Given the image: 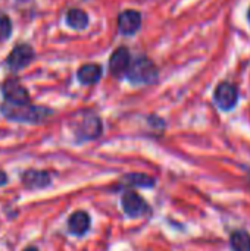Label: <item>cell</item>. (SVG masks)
I'll return each instance as SVG.
<instances>
[{"label":"cell","mask_w":250,"mask_h":251,"mask_svg":"<svg viewBox=\"0 0 250 251\" xmlns=\"http://www.w3.org/2000/svg\"><path fill=\"white\" fill-rule=\"evenodd\" d=\"M0 115L16 124H28V125H41L47 122L53 115L55 110L47 106H40L34 103H0Z\"/></svg>","instance_id":"obj_1"},{"label":"cell","mask_w":250,"mask_h":251,"mask_svg":"<svg viewBox=\"0 0 250 251\" xmlns=\"http://www.w3.org/2000/svg\"><path fill=\"white\" fill-rule=\"evenodd\" d=\"M127 78L133 84H152L158 79V69L149 57L140 56L131 62Z\"/></svg>","instance_id":"obj_2"},{"label":"cell","mask_w":250,"mask_h":251,"mask_svg":"<svg viewBox=\"0 0 250 251\" xmlns=\"http://www.w3.org/2000/svg\"><path fill=\"white\" fill-rule=\"evenodd\" d=\"M35 59V50L28 43H16L9 54L4 57V65L10 72L16 74L29 66Z\"/></svg>","instance_id":"obj_3"},{"label":"cell","mask_w":250,"mask_h":251,"mask_svg":"<svg viewBox=\"0 0 250 251\" xmlns=\"http://www.w3.org/2000/svg\"><path fill=\"white\" fill-rule=\"evenodd\" d=\"M74 135L78 143L83 141H91L100 137L103 126L102 121L97 115L93 113H85L81 119H78L74 125Z\"/></svg>","instance_id":"obj_4"},{"label":"cell","mask_w":250,"mask_h":251,"mask_svg":"<svg viewBox=\"0 0 250 251\" xmlns=\"http://www.w3.org/2000/svg\"><path fill=\"white\" fill-rule=\"evenodd\" d=\"M0 93L3 96V101H7V103L18 104V103H29L31 101L27 87L15 75L6 76L0 82Z\"/></svg>","instance_id":"obj_5"},{"label":"cell","mask_w":250,"mask_h":251,"mask_svg":"<svg viewBox=\"0 0 250 251\" xmlns=\"http://www.w3.org/2000/svg\"><path fill=\"white\" fill-rule=\"evenodd\" d=\"M19 179L22 187L28 191H40L52 185V174L43 169H25L21 172Z\"/></svg>","instance_id":"obj_6"},{"label":"cell","mask_w":250,"mask_h":251,"mask_svg":"<svg viewBox=\"0 0 250 251\" xmlns=\"http://www.w3.org/2000/svg\"><path fill=\"white\" fill-rule=\"evenodd\" d=\"M121 206H122L124 213L127 216H130V218H141V216H146L150 212L149 204L146 203V200L141 199L136 191H130V190H127L122 194Z\"/></svg>","instance_id":"obj_7"},{"label":"cell","mask_w":250,"mask_h":251,"mask_svg":"<svg viewBox=\"0 0 250 251\" xmlns=\"http://www.w3.org/2000/svg\"><path fill=\"white\" fill-rule=\"evenodd\" d=\"M214 100L222 110H231L239 100L237 88L230 82H221L214 91Z\"/></svg>","instance_id":"obj_8"},{"label":"cell","mask_w":250,"mask_h":251,"mask_svg":"<svg viewBox=\"0 0 250 251\" xmlns=\"http://www.w3.org/2000/svg\"><path fill=\"white\" fill-rule=\"evenodd\" d=\"M68 232L74 237H84L91 226V219L90 215L84 210H77L72 215H69L68 222Z\"/></svg>","instance_id":"obj_9"},{"label":"cell","mask_w":250,"mask_h":251,"mask_svg":"<svg viewBox=\"0 0 250 251\" xmlns=\"http://www.w3.org/2000/svg\"><path fill=\"white\" fill-rule=\"evenodd\" d=\"M131 65V56L130 51L125 47H118L109 59V71L113 76H122L128 72V68Z\"/></svg>","instance_id":"obj_10"},{"label":"cell","mask_w":250,"mask_h":251,"mask_svg":"<svg viewBox=\"0 0 250 251\" xmlns=\"http://www.w3.org/2000/svg\"><path fill=\"white\" fill-rule=\"evenodd\" d=\"M141 26V15L137 10H124L118 16V29L122 34L133 35L136 34Z\"/></svg>","instance_id":"obj_11"},{"label":"cell","mask_w":250,"mask_h":251,"mask_svg":"<svg viewBox=\"0 0 250 251\" xmlns=\"http://www.w3.org/2000/svg\"><path fill=\"white\" fill-rule=\"evenodd\" d=\"M102 66L97 63H85L81 65L77 71V78L84 85H91L100 81L102 78Z\"/></svg>","instance_id":"obj_12"},{"label":"cell","mask_w":250,"mask_h":251,"mask_svg":"<svg viewBox=\"0 0 250 251\" xmlns=\"http://www.w3.org/2000/svg\"><path fill=\"white\" fill-rule=\"evenodd\" d=\"M65 19H66L68 26L75 29V31H83L88 25V15L83 9H78V7L69 9L66 12Z\"/></svg>","instance_id":"obj_13"},{"label":"cell","mask_w":250,"mask_h":251,"mask_svg":"<svg viewBox=\"0 0 250 251\" xmlns=\"http://www.w3.org/2000/svg\"><path fill=\"white\" fill-rule=\"evenodd\" d=\"M155 185V179L149 175L144 174H128L119 181V187H143V188H150Z\"/></svg>","instance_id":"obj_14"},{"label":"cell","mask_w":250,"mask_h":251,"mask_svg":"<svg viewBox=\"0 0 250 251\" xmlns=\"http://www.w3.org/2000/svg\"><path fill=\"white\" fill-rule=\"evenodd\" d=\"M233 251H250V234L246 231H236L230 237Z\"/></svg>","instance_id":"obj_15"},{"label":"cell","mask_w":250,"mask_h":251,"mask_svg":"<svg viewBox=\"0 0 250 251\" xmlns=\"http://www.w3.org/2000/svg\"><path fill=\"white\" fill-rule=\"evenodd\" d=\"M13 32V24L7 13L0 12V43H4L10 38Z\"/></svg>","instance_id":"obj_16"},{"label":"cell","mask_w":250,"mask_h":251,"mask_svg":"<svg viewBox=\"0 0 250 251\" xmlns=\"http://www.w3.org/2000/svg\"><path fill=\"white\" fill-rule=\"evenodd\" d=\"M7 182H9V176H7V174H6L4 171H1V169H0V187H4Z\"/></svg>","instance_id":"obj_17"},{"label":"cell","mask_w":250,"mask_h":251,"mask_svg":"<svg viewBox=\"0 0 250 251\" xmlns=\"http://www.w3.org/2000/svg\"><path fill=\"white\" fill-rule=\"evenodd\" d=\"M22 251H40V250H38V247H37V246H27V247H25Z\"/></svg>","instance_id":"obj_18"},{"label":"cell","mask_w":250,"mask_h":251,"mask_svg":"<svg viewBox=\"0 0 250 251\" xmlns=\"http://www.w3.org/2000/svg\"><path fill=\"white\" fill-rule=\"evenodd\" d=\"M246 179H248V184L250 185V169L248 171V174H246Z\"/></svg>","instance_id":"obj_19"},{"label":"cell","mask_w":250,"mask_h":251,"mask_svg":"<svg viewBox=\"0 0 250 251\" xmlns=\"http://www.w3.org/2000/svg\"><path fill=\"white\" fill-rule=\"evenodd\" d=\"M249 21H250V9H249Z\"/></svg>","instance_id":"obj_20"}]
</instances>
